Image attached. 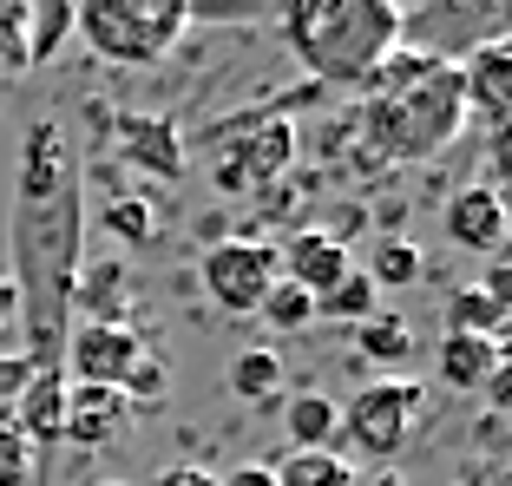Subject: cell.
Masks as SVG:
<instances>
[{
  "mask_svg": "<svg viewBox=\"0 0 512 486\" xmlns=\"http://www.w3.org/2000/svg\"><path fill=\"white\" fill-rule=\"evenodd\" d=\"M362 99V145L388 165H427L467 132V79L460 60L434 53V46H394L388 60L368 73Z\"/></svg>",
  "mask_w": 512,
  "mask_h": 486,
  "instance_id": "obj_1",
  "label": "cell"
},
{
  "mask_svg": "<svg viewBox=\"0 0 512 486\" xmlns=\"http://www.w3.org/2000/svg\"><path fill=\"white\" fill-rule=\"evenodd\" d=\"M289 53L322 86H368L381 60L407 40V14L388 0H302L276 14Z\"/></svg>",
  "mask_w": 512,
  "mask_h": 486,
  "instance_id": "obj_2",
  "label": "cell"
},
{
  "mask_svg": "<svg viewBox=\"0 0 512 486\" xmlns=\"http://www.w3.org/2000/svg\"><path fill=\"white\" fill-rule=\"evenodd\" d=\"M73 33L106 66H151L191 33L184 0H86L73 7Z\"/></svg>",
  "mask_w": 512,
  "mask_h": 486,
  "instance_id": "obj_3",
  "label": "cell"
},
{
  "mask_svg": "<svg viewBox=\"0 0 512 486\" xmlns=\"http://www.w3.org/2000/svg\"><path fill=\"white\" fill-rule=\"evenodd\" d=\"M421 408H427L421 381L381 375L355 401H342V441H355V454H368V460H394L407 447V434L421 427Z\"/></svg>",
  "mask_w": 512,
  "mask_h": 486,
  "instance_id": "obj_4",
  "label": "cell"
},
{
  "mask_svg": "<svg viewBox=\"0 0 512 486\" xmlns=\"http://www.w3.org/2000/svg\"><path fill=\"white\" fill-rule=\"evenodd\" d=\"M211 145H230L217 158V191H256V184H270L276 171L296 158V125L283 112H263V119H237V125H217Z\"/></svg>",
  "mask_w": 512,
  "mask_h": 486,
  "instance_id": "obj_5",
  "label": "cell"
},
{
  "mask_svg": "<svg viewBox=\"0 0 512 486\" xmlns=\"http://www.w3.org/2000/svg\"><path fill=\"white\" fill-rule=\"evenodd\" d=\"M197 276H204V296H211L224 316H256L283 270H276V243L230 237V243H217V250H204Z\"/></svg>",
  "mask_w": 512,
  "mask_h": 486,
  "instance_id": "obj_6",
  "label": "cell"
},
{
  "mask_svg": "<svg viewBox=\"0 0 512 486\" xmlns=\"http://www.w3.org/2000/svg\"><path fill=\"white\" fill-rule=\"evenodd\" d=\"M145 355V335L132 329V322H92L79 316V329L66 335V362H73V381H86V388H125V375H132V362Z\"/></svg>",
  "mask_w": 512,
  "mask_h": 486,
  "instance_id": "obj_7",
  "label": "cell"
},
{
  "mask_svg": "<svg viewBox=\"0 0 512 486\" xmlns=\"http://www.w3.org/2000/svg\"><path fill=\"white\" fill-rule=\"evenodd\" d=\"M506 191L499 184H460L440 211V230H447L453 250H467V257H499L506 250Z\"/></svg>",
  "mask_w": 512,
  "mask_h": 486,
  "instance_id": "obj_8",
  "label": "cell"
},
{
  "mask_svg": "<svg viewBox=\"0 0 512 486\" xmlns=\"http://www.w3.org/2000/svg\"><path fill=\"white\" fill-rule=\"evenodd\" d=\"M460 79H467V119H480L486 132H506V112H512V40L493 33V40L467 46V60H460Z\"/></svg>",
  "mask_w": 512,
  "mask_h": 486,
  "instance_id": "obj_9",
  "label": "cell"
},
{
  "mask_svg": "<svg viewBox=\"0 0 512 486\" xmlns=\"http://www.w3.org/2000/svg\"><path fill=\"white\" fill-rule=\"evenodd\" d=\"M276 270H283V283H296L302 296L316 303V296H329V289L355 270V257H348V243L335 237V230H302V237H289L283 250H276Z\"/></svg>",
  "mask_w": 512,
  "mask_h": 486,
  "instance_id": "obj_10",
  "label": "cell"
},
{
  "mask_svg": "<svg viewBox=\"0 0 512 486\" xmlns=\"http://www.w3.org/2000/svg\"><path fill=\"white\" fill-rule=\"evenodd\" d=\"M132 421V401L119 388H86V381H66V421H60V441L73 447H112Z\"/></svg>",
  "mask_w": 512,
  "mask_h": 486,
  "instance_id": "obj_11",
  "label": "cell"
},
{
  "mask_svg": "<svg viewBox=\"0 0 512 486\" xmlns=\"http://www.w3.org/2000/svg\"><path fill=\"white\" fill-rule=\"evenodd\" d=\"M283 434H289V454H335L342 441V401L302 388V395L283 401Z\"/></svg>",
  "mask_w": 512,
  "mask_h": 486,
  "instance_id": "obj_12",
  "label": "cell"
},
{
  "mask_svg": "<svg viewBox=\"0 0 512 486\" xmlns=\"http://www.w3.org/2000/svg\"><path fill=\"white\" fill-rule=\"evenodd\" d=\"M434 368L447 388H486L506 368V342H480V335H440Z\"/></svg>",
  "mask_w": 512,
  "mask_h": 486,
  "instance_id": "obj_13",
  "label": "cell"
},
{
  "mask_svg": "<svg viewBox=\"0 0 512 486\" xmlns=\"http://www.w3.org/2000/svg\"><path fill=\"white\" fill-rule=\"evenodd\" d=\"M60 421H66V375H33L27 388H20V414H14V434L20 441H40L53 447L60 441Z\"/></svg>",
  "mask_w": 512,
  "mask_h": 486,
  "instance_id": "obj_14",
  "label": "cell"
},
{
  "mask_svg": "<svg viewBox=\"0 0 512 486\" xmlns=\"http://www.w3.org/2000/svg\"><path fill=\"white\" fill-rule=\"evenodd\" d=\"M60 158H66V132L53 119H40L27 132V165H20V204H46L53 191L66 184V171H60Z\"/></svg>",
  "mask_w": 512,
  "mask_h": 486,
  "instance_id": "obj_15",
  "label": "cell"
},
{
  "mask_svg": "<svg viewBox=\"0 0 512 486\" xmlns=\"http://www.w3.org/2000/svg\"><path fill=\"white\" fill-rule=\"evenodd\" d=\"M119 138L132 152V165L158 171V178H184V145L171 132V119H119Z\"/></svg>",
  "mask_w": 512,
  "mask_h": 486,
  "instance_id": "obj_16",
  "label": "cell"
},
{
  "mask_svg": "<svg viewBox=\"0 0 512 486\" xmlns=\"http://www.w3.org/2000/svg\"><path fill=\"white\" fill-rule=\"evenodd\" d=\"M230 395L256 401V408H276L283 401V355L276 349H243L230 362Z\"/></svg>",
  "mask_w": 512,
  "mask_h": 486,
  "instance_id": "obj_17",
  "label": "cell"
},
{
  "mask_svg": "<svg viewBox=\"0 0 512 486\" xmlns=\"http://www.w3.org/2000/svg\"><path fill=\"white\" fill-rule=\"evenodd\" d=\"M355 349H362L375 368H401L407 355H414V329H407V316H388V309H375L368 322H355Z\"/></svg>",
  "mask_w": 512,
  "mask_h": 486,
  "instance_id": "obj_18",
  "label": "cell"
},
{
  "mask_svg": "<svg viewBox=\"0 0 512 486\" xmlns=\"http://www.w3.org/2000/svg\"><path fill=\"white\" fill-rule=\"evenodd\" d=\"M447 335L499 342V335H506V303H493L486 289H460V296H447Z\"/></svg>",
  "mask_w": 512,
  "mask_h": 486,
  "instance_id": "obj_19",
  "label": "cell"
},
{
  "mask_svg": "<svg viewBox=\"0 0 512 486\" xmlns=\"http://www.w3.org/2000/svg\"><path fill=\"white\" fill-rule=\"evenodd\" d=\"M427 257H421V243H407V237H381L375 243V263H368V283L375 289H407V283H421Z\"/></svg>",
  "mask_w": 512,
  "mask_h": 486,
  "instance_id": "obj_20",
  "label": "cell"
},
{
  "mask_svg": "<svg viewBox=\"0 0 512 486\" xmlns=\"http://www.w3.org/2000/svg\"><path fill=\"white\" fill-rule=\"evenodd\" d=\"M66 33H73V7H66V0H40V7H27V66L60 60Z\"/></svg>",
  "mask_w": 512,
  "mask_h": 486,
  "instance_id": "obj_21",
  "label": "cell"
},
{
  "mask_svg": "<svg viewBox=\"0 0 512 486\" xmlns=\"http://www.w3.org/2000/svg\"><path fill=\"white\" fill-rule=\"evenodd\" d=\"M375 296H381V289L368 283L362 270H348L329 296H316V322H368V316H375Z\"/></svg>",
  "mask_w": 512,
  "mask_h": 486,
  "instance_id": "obj_22",
  "label": "cell"
},
{
  "mask_svg": "<svg viewBox=\"0 0 512 486\" xmlns=\"http://www.w3.org/2000/svg\"><path fill=\"white\" fill-rule=\"evenodd\" d=\"M276 486H355V467L342 454H289L276 460Z\"/></svg>",
  "mask_w": 512,
  "mask_h": 486,
  "instance_id": "obj_23",
  "label": "cell"
},
{
  "mask_svg": "<svg viewBox=\"0 0 512 486\" xmlns=\"http://www.w3.org/2000/svg\"><path fill=\"white\" fill-rule=\"evenodd\" d=\"M256 316L270 322V329L296 335V329H309V322H316V303H309V296H302L296 283H283V276H276V289L263 296V309H256Z\"/></svg>",
  "mask_w": 512,
  "mask_h": 486,
  "instance_id": "obj_24",
  "label": "cell"
},
{
  "mask_svg": "<svg viewBox=\"0 0 512 486\" xmlns=\"http://www.w3.org/2000/svg\"><path fill=\"white\" fill-rule=\"evenodd\" d=\"M0 66L27 73V0H0Z\"/></svg>",
  "mask_w": 512,
  "mask_h": 486,
  "instance_id": "obj_25",
  "label": "cell"
},
{
  "mask_svg": "<svg viewBox=\"0 0 512 486\" xmlns=\"http://www.w3.org/2000/svg\"><path fill=\"white\" fill-rule=\"evenodd\" d=\"M165 388H171V375H165V362H158V355H138V362H132V375H125V388H119V395L125 401H132V408H145V401H165Z\"/></svg>",
  "mask_w": 512,
  "mask_h": 486,
  "instance_id": "obj_26",
  "label": "cell"
},
{
  "mask_svg": "<svg viewBox=\"0 0 512 486\" xmlns=\"http://www.w3.org/2000/svg\"><path fill=\"white\" fill-rule=\"evenodd\" d=\"M0 486H33V447L0 421Z\"/></svg>",
  "mask_w": 512,
  "mask_h": 486,
  "instance_id": "obj_27",
  "label": "cell"
},
{
  "mask_svg": "<svg viewBox=\"0 0 512 486\" xmlns=\"http://www.w3.org/2000/svg\"><path fill=\"white\" fill-rule=\"evenodd\" d=\"M106 230H112L119 243H151V211H145L138 198H119V204L106 211Z\"/></svg>",
  "mask_w": 512,
  "mask_h": 486,
  "instance_id": "obj_28",
  "label": "cell"
},
{
  "mask_svg": "<svg viewBox=\"0 0 512 486\" xmlns=\"http://www.w3.org/2000/svg\"><path fill=\"white\" fill-rule=\"evenodd\" d=\"M217 486H276V467L270 460H243V467L217 473Z\"/></svg>",
  "mask_w": 512,
  "mask_h": 486,
  "instance_id": "obj_29",
  "label": "cell"
},
{
  "mask_svg": "<svg viewBox=\"0 0 512 486\" xmlns=\"http://www.w3.org/2000/svg\"><path fill=\"white\" fill-rule=\"evenodd\" d=\"M165 486H217V473H204V467H178V473H165Z\"/></svg>",
  "mask_w": 512,
  "mask_h": 486,
  "instance_id": "obj_30",
  "label": "cell"
},
{
  "mask_svg": "<svg viewBox=\"0 0 512 486\" xmlns=\"http://www.w3.org/2000/svg\"><path fill=\"white\" fill-rule=\"evenodd\" d=\"M20 316V289H14V276H0V322H14Z\"/></svg>",
  "mask_w": 512,
  "mask_h": 486,
  "instance_id": "obj_31",
  "label": "cell"
},
{
  "mask_svg": "<svg viewBox=\"0 0 512 486\" xmlns=\"http://www.w3.org/2000/svg\"><path fill=\"white\" fill-rule=\"evenodd\" d=\"M355 486H401V473H355Z\"/></svg>",
  "mask_w": 512,
  "mask_h": 486,
  "instance_id": "obj_32",
  "label": "cell"
},
{
  "mask_svg": "<svg viewBox=\"0 0 512 486\" xmlns=\"http://www.w3.org/2000/svg\"><path fill=\"white\" fill-rule=\"evenodd\" d=\"M460 486H486V473H467V480H460Z\"/></svg>",
  "mask_w": 512,
  "mask_h": 486,
  "instance_id": "obj_33",
  "label": "cell"
}]
</instances>
